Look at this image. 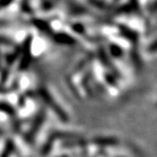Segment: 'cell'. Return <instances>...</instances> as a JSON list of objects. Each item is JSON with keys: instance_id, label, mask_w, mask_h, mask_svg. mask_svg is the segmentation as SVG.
I'll return each instance as SVG.
<instances>
[{"instance_id": "obj_1", "label": "cell", "mask_w": 157, "mask_h": 157, "mask_svg": "<svg viewBox=\"0 0 157 157\" xmlns=\"http://www.w3.org/2000/svg\"><path fill=\"white\" fill-rule=\"evenodd\" d=\"M39 95H40V97L43 99V101H45V103L48 105V107H50V108H52L57 115L60 118V120H61L62 121H65V122L67 121V114L65 113V111L62 109L61 107L57 104L56 101H54V99L50 95V94L47 92V90L44 89V88L39 90Z\"/></svg>"}, {"instance_id": "obj_2", "label": "cell", "mask_w": 157, "mask_h": 157, "mask_svg": "<svg viewBox=\"0 0 157 157\" xmlns=\"http://www.w3.org/2000/svg\"><path fill=\"white\" fill-rule=\"evenodd\" d=\"M45 119V113L44 110H40L39 113L37 114L36 118L34 119L33 123L32 125V128L29 130V132L26 135V140L29 142H33L36 135L38 134L39 130L42 127Z\"/></svg>"}, {"instance_id": "obj_3", "label": "cell", "mask_w": 157, "mask_h": 157, "mask_svg": "<svg viewBox=\"0 0 157 157\" xmlns=\"http://www.w3.org/2000/svg\"><path fill=\"white\" fill-rule=\"evenodd\" d=\"M14 143L11 140H8L6 141V145H5V148L2 152L0 157H10L11 153L14 150Z\"/></svg>"}, {"instance_id": "obj_4", "label": "cell", "mask_w": 157, "mask_h": 157, "mask_svg": "<svg viewBox=\"0 0 157 157\" xmlns=\"http://www.w3.org/2000/svg\"><path fill=\"white\" fill-rule=\"evenodd\" d=\"M0 110L8 113V114H10V115H14L15 114V111H14L13 107H11L8 104H6V103L0 102Z\"/></svg>"}, {"instance_id": "obj_5", "label": "cell", "mask_w": 157, "mask_h": 157, "mask_svg": "<svg viewBox=\"0 0 157 157\" xmlns=\"http://www.w3.org/2000/svg\"><path fill=\"white\" fill-rule=\"evenodd\" d=\"M58 41H59V42H61V43H66V44H67V43H71L72 39L67 38V36H64V37H63V36H60V37L59 36V37H58Z\"/></svg>"}, {"instance_id": "obj_6", "label": "cell", "mask_w": 157, "mask_h": 157, "mask_svg": "<svg viewBox=\"0 0 157 157\" xmlns=\"http://www.w3.org/2000/svg\"><path fill=\"white\" fill-rule=\"evenodd\" d=\"M60 157H67V156H65V155H64V156H60Z\"/></svg>"}]
</instances>
